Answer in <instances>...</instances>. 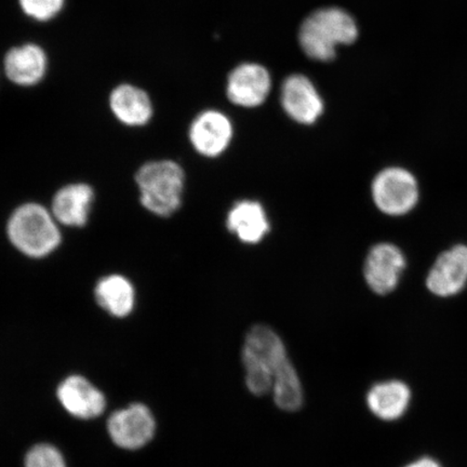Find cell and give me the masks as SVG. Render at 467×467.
I'll return each instance as SVG.
<instances>
[{
    "label": "cell",
    "instance_id": "obj_14",
    "mask_svg": "<svg viewBox=\"0 0 467 467\" xmlns=\"http://www.w3.org/2000/svg\"><path fill=\"white\" fill-rule=\"evenodd\" d=\"M48 66L46 52L35 44H26L10 49L5 57V76L22 87L37 85L45 78Z\"/></svg>",
    "mask_w": 467,
    "mask_h": 467
},
{
    "label": "cell",
    "instance_id": "obj_5",
    "mask_svg": "<svg viewBox=\"0 0 467 467\" xmlns=\"http://www.w3.org/2000/svg\"><path fill=\"white\" fill-rule=\"evenodd\" d=\"M371 195L379 212L390 217H400L416 207L419 201L418 181L407 169L385 168L373 179Z\"/></svg>",
    "mask_w": 467,
    "mask_h": 467
},
{
    "label": "cell",
    "instance_id": "obj_4",
    "mask_svg": "<svg viewBox=\"0 0 467 467\" xmlns=\"http://www.w3.org/2000/svg\"><path fill=\"white\" fill-rule=\"evenodd\" d=\"M358 26L346 11L321 9L309 16L300 29V44L306 54L318 61L336 57L337 45H349L358 38Z\"/></svg>",
    "mask_w": 467,
    "mask_h": 467
},
{
    "label": "cell",
    "instance_id": "obj_20",
    "mask_svg": "<svg viewBox=\"0 0 467 467\" xmlns=\"http://www.w3.org/2000/svg\"><path fill=\"white\" fill-rule=\"evenodd\" d=\"M26 467H67V464L56 447L40 443L26 454Z\"/></svg>",
    "mask_w": 467,
    "mask_h": 467
},
{
    "label": "cell",
    "instance_id": "obj_3",
    "mask_svg": "<svg viewBox=\"0 0 467 467\" xmlns=\"http://www.w3.org/2000/svg\"><path fill=\"white\" fill-rule=\"evenodd\" d=\"M140 201L146 210L171 217L182 204L185 173L173 161H157L145 163L136 175Z\"/></svg>",
    "mask_w": 467,
    "mask_h": 467
},
{
    "label": "cell",
    "instance_id": "obj_21",
    "mask_svg": "<svg viewBox=\"0 0 467 467\" xmlns=\"http://www.w3.org/2000/svg\"><path fill=\"white\" fill-rule=\"evenodd\" d=\"M405 467H442L440 462H437L436 460L424 457L421 459H419L417 461H413V462L409 463Z\"/></svg>",
    "mask_w": 467,
    "mask_h": 467
},
{
    "label": "cell",
    "instance_id": "obj_15",
    "mask_svg": "<svg viewBox=\"0 0 467 467\" xmlns=\"http://www.w3.org/2000/svg\"><path fill=\"white\" fill-rule=\"evenodd\" d=\"M410 400V388L400 379L377 383L366 396L368 409L385 422H393L404 416Z\"/></svg>",
    "mask_w": 467,
    "mask_h": 467
},
{
    "label": "cell",
    "instance_id": "obj_19",
    "mask_svg": "<svg viewBox=\"0 0 467 467\" xmlns=\"http://www.w3.org/2000/svg\"><path fill=\"white\" fill-rule=\"evenodd\" d=\"M64 3L66 0H19L23 13L39 22L54 19L61 13Z\"/></svg>",
    "mask_w": 467,
    "mask_h": 467
},
{
    "label": "cell",
    "instance_id": "obj_1",
    "mask_svg": "<svg viewBox=\"0 0 467 467\" xmlns=\"http://www.w3.org/2000/svg\"><path fill=\"white\" fill-rule=\"evenodd\" d=\"M244 383L251 394H272L273 385L285 368L292 365L287 348L277 332L266 325H255L243 344Z\"/></svg>",
    "mask_w": 467,
    "mask_h": 467
},
{
    "label": "cell",
    "instance_id": "obj_16",
    "mask_svg": "<svg viewBox=\"0 0 467 467\" xmlns=\"http://www.w3.org/2000/svg\"><path fill=\"white\" fill-rule=\"evenodd\" d=\"M95 198L89 185L74 183L58 190L52 201L51 213L57 223L80 227L87 223Z\"/></svg>",
    "mask_w": 467,
    "mask_h": 467
},
{
    "label": "cell",
    "instance_id": "obj_13",
    "mask_svg": "<svg viewBox=\"0 0 467 467\" xmlns=\"http://www.w3.org/2000/svg\"><path fill=\"white\" fill-rule=\"evenodd\" d=\"M57 399L67 412L79 419L101 416L107 405L101 390L80 376L64 379L57 389Z\"/></svg>",
    "mask_w": 467,
    "mask_h": 467
},
{
    "label": "cell",
    "instance_id": "obj_18",
    "mask_svg": "<svg viewBox=\"0 0 467 467\" xmlns=\"http://www.w3.org/2000/svg\"><path fill=\"white\" fill-rule=\"evenodd\" d=\"M95 294L99 306L117 318L130 315L136 305V290L125 276L103 277L97 284Z\"/></svg>",
    "mask_w": 467,
    "mask_h": 467
},
{
    "label": "cell",
    "instance_id": "obj_6",
    "mask_svg": "<svg viewBox=\"0 0 467 467\" xmlns=\"http://www.w3.org/2000/svg\"><path fill=\"white\" fill-rule=\"evenodd\" d=\"M406 265L405 255L396 244H375L364 262L363 272L368 287L379 296L389 295L399 285Z\"/></svg>",
    "mask_w": 467,
    "mask_h": 467
},
{
    "label": "cell",
    "instance_id": "obj_12",
    "mask_svg": "<svg viewBox=\"0 0 467 467\" xmlns=\"http://www.w3.org/2000/svg\"><path fill=\"white\" fill-rule=\"evenodd\" d=\"M270 89L271 78L265 67L244 64L230 75L227 96L239 107L254 108L265 101Z\"/></svg>",
    "mask_w": 467,
    "mask_h": 467
},
{
    "label": "cell",
    "instance_id": "obj_7",
    "mask_svg": "<svg viewBox=\"0 0 467 467\" xmlns=\"http://www.w3.org/2000/svg\"><path fill=\"white\" fill-rule=\"evenodd\" d=\"M156 422L148 407L134 404L109 417L108 431L117 446L128 451L142 448L154 437Z\"/></svg>",
    "mask_w": 467,
    "mask_h": 467
},
{
    "label": "cell",
    "instance_id": "obj_2",
    "mask_svg": "<svg viewBox=\"0 0 467 467\" xmlns=\"http://www.w3.org/2000/svg\"><path fill=\"white\" fill-rule=\"evenodd\" d=\"M54 214L42 204L28 202L15 210L7 225L11 244L23 254L42 259L60 246L61 233Z\"/></svg>",
    "mask_w": 467,
    "mask_h": 467
},
{
    "label": "cell",
    "instance_id": "obj_9",
    "mask_svg": "<svg viewBox=\"0 0 467 467\" xmlns=\"http://www.w3.org/2000/svg\"><path fill=\"white\" fill-rule=\"evenodd\" d=\"M467 284V246L457 244L445 251L431 268L426 287L431 294L447 297L458 295Z\"/></svg>",
    "mask_w": 467,
    "mask_h": 467
},
{
    "label": "cell",
    "instance_id": "obj_17",
    "mask_svg": "<svg viewBox=\"0 0 467 467\" xmlns=\"http://www.w3.org/2000/svg\"><path fill=\"white\" fill-rule=\"evenodd\" d=\"M109 107L121 124L141 127L153 116V105L144 90L132 85L116 87L109 96Z\"/></svg>",
    "mask_w": 467,
    "mask_h": 467
},
{
    "label": "cell",
    "instance_id": "obj_8",
    "mask_svg": "<svg viewBox=\"0 0 467 467\" xmlns=\"http://www.w3.org/2000/svg\"><path fill=\"white\" fill-rule=\"evenodd\" d=\"M233 139L232 122L217 110L198 115L190 127L192 148L203 157L215 159L224 153Z\"/></svg>",
    "mask_w": 467,
    "mask_h": 467
},
{
    "label": "cell",
    "instance_id": "obj_11",
    "mask_svg": "<svg viewBox=\"0 0 467 467\" xmlns=\"http://www.w3.org/2000/svg\"><path fill=\"white\" fill-rule=\"evenodd\" d=\"M227 230L243 244H260L271 232L266 210L258 201L242 200L233 204L226 215Z\"/></svg>",
    "mask_w": 467,
    "mask_h": 467
},
{
    "label": "cell",
    "instance_id": "obj_10",
    "mask_svg": "<svg viewBox=\"0 0 467 467\" xmlns=\"http://www.w3.org/2000/svg\"><path fill=\"white\" fill-rule=\"evenodd\" d=\"M283 107L292 119L302 125H312L323 114L324 103L314 85L306 76L294 75L285 81Z\"/></svg>",
    "mask_w": 467,
    "mask_h": 467
}]
</instances>
